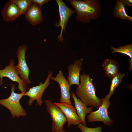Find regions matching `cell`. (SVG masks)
<instances>
[{"mask_svg":"<svg viewBox=\"0 0 132 132\" xmlns=\"http://www.w3.org/2000/svg\"><path fill=\"white\" fill-rule=\"evenodd\" d=\"M77 13V20L83 23L100 17L101 9L98 0H68Z\"/></svg>","mask_w":132,"mask_h":132,"instance_id":"cell-1","label":"cell"},{"mask_svg":"<svg viewBox=\"0 0 132 132\" xmlns=\"http://www.w3.org/2000/svg\"><path fill=\"white\" fill-rule=\"evenodd\" d=\"M80 83L76 88V96L87 106L98 109L101 105L102 99L96 94V89L93 85V80L88 74H83L80 76Z\"/></svg>","mask_w":132,"mask_h":132,"instance_id":"cell-2","label":"cell"},{"mask_svg":"<svg viewBox=\"0 0 132 132\" xmlns=\"http://www.w3.org/2000/svg\"><path fill=\"white\" fill-rule=\"evenodd\" d=\"M11 86V93L8 98L0 99V104L6 108L10 111L13 118L24 116L27 115L25 110L21 106L20 101L26 91L20 93L15 92V86L14 84H10Z\"/></svg>","mask_w":132,"mask_h":132,"instance_id":"cell-3","label":"cell"},{"mask_svg":"<svg viewBox=\"0 0 132 132\" xmlns=\"http://www.w3.org/2000/svg\"><path fill=\"white\" fill-rule=\"evenodd\" d=\"M47 112L52 120L51 129L53 132L62 131L67 120L60 109L49 100L44 101Z\"/></svg>","mask_w":132,"mask_h":132,"instance_id":"cell-4","label":"cell"},{"mask_svg":"<svg viewBox=\"0 0 132 132\" xmlns=\"http://www.w3.org/2000/svg\"><path fill=\"white\" fill-rule=\"evenodd\" d=\"M110 99L106 96L102 99V103L98 110L95 111H92L87 116V120L89 122L100 121L105 125L111 126L113 121L109 117L108 112L111 103Z\"/></svg>","mask_w":132,"mask_h":132,"instance_id":"cell-5","label":"cell"},{"mask_svg":"<svg viewBox=\"0 0 132 132\" xmlns=\"http://www.w3.org/2000/svg\"><path fill=\"white\" fill-rule=\"evenodd\" d=\"M52 74V72L49 71L47 78L44 83L40 82L38 85L30 88L29 90L25 93L24 96H28L29 98L28 102L29 106H31L34 100L37 101L36 106H40L42 104L43 101L42 99V95L46 88L52 82L50 79Z\"/></svg>","mask_w":132,"mask_h":132,"instance_id":"cell-6","label":"cell"},{"mask_svg":"<svg viewBox=\"0 0 132 132\" xmlns=\"http://www.w3.org/2000/svg\"><path fill=\"white\" fill-rule=\"evenodd\" d=\"M15 62L11 59L9 64L4 69L0 70V85L3 86V78L7 77L10 80L18 83V88L21 92L26 91L27 84L25 83L19 76L15 69Z\"/></svg>","mask_w":132,"mask_h":132,"instance_id":"cell-7","label":"cell"},{"mask_svg":"<svg viewBox=\"0 0 132 132\" xmlns=\"http://www.w3.org/2000/svg\"><path fill=\"white\" fill-rule=\"evenodd\" d=\"M27 49V46L25 44L20 46L17 48L16 55L18 62L15 67L20 77L27 84H30L31 81L29 78L30 70L25 59V54Z\"/></svg>","mask_w":132,"mask_h":132,"instance_id":"cell-8","label":"cell"},{"mask_svg":"<svg viewBox=\"0 0 132 132\" xmlns=\"http://www.w3.org/2000/svg\"><path fill=\"white\" fill-rule=\"evenodd\" d=\"M59 9L60 17L59 21L55 23L56 27H61L60 34L57 37V39L60 42H64L62 36L63 31L65 32L66 28L69 18L73 14L76 13L75 10H73L68 7L62 0H56Z\"/></svg>","mask_w":132,"mask_h":132,"instance_id":"cell-9","label":"cell"},{"mask_svg":"<svg viewBox=\"0 0 132 132\" xmlns=\"http://www.w3.org/2000/svg\"><path fill=\"white\" fill-rule=\"evenodd\" d=\"M50 79L57 82L59 85L61 91V97L59 101L72 106L70 99V87L67 79L65 78L63 73L61 70L55 77H51Z\"/></svg>","mask_w":132,"mask_h":132,"instance_id":"cell-10","label":"cell"},{"mask_svg":"<svg viewBox=\"0 0 132 132\" xmlns=\"http://www.w3.org/2000/svg\"><path fill=\"white\" fill-rule=\"evenodd\" d=\"M54 104L61 109L66 118L67 122V127L71 125H78L82 123V121L77 114V111L73 106L66 104L54 102Z\"/></svg>","mask_w":132,"mask_h":132,"instance_id":"cell-11","label":"cell"},{"mask_svg":"<svg viewBox=\"0 0 132 132\" xmlns=\"http://www.w3.org/2000/svg\"><path fill=\"white\" fill-rule=\"evenodd\" d=\"M41 9V7L32 0L24 14L26 20L32 25L39 24L43 22Z\"/></svg>","mask_w":132,"mask_h":132,"instance_id":"cell-12","label":"cell"},{"mask_svg":"<svg viewBox=\"0 0 132 132\" xmlns=\"http://www.w3.org/2000/svg\"><path fill=\"white\" fill-rule=\"evenodd\" d=\"M1 15L4 21L10 22L15 20L22 14L18 7L10 0L2 8Z\"/></svg>","mask_w":132,"mask_h":132,"instance_id":"cell-13","label":"cell"},{"mask_svg":"<svg viewBox=\"0 0 132 132\" xmlns=\"http://www.w3.org/2000/svg\"><path fill=\"white\" fill-rule=\"evenodd\" d=\"M83 60H75L73 64L68 66V77L67 80L70 86L75 84L78 85L80 80V72L82 69Z\"/></svg>","mask_w":132,"mask_h":132,"instance_id":"cell-14","label":"cell"},{"mask_svg":"<svg viewBox=\"0 0 132 132\" xmlns=\"http://www.w3.org/2000/svg\"><path fill=\"white\" fill-rule=\"evenodd\" d=\"M71 94L74 101L77 113L81 119L82 124L86 126V115L92 111L93 108L91 107H88L86 105L77 98L74 92H71Z\"/></svg>","mask_w":132,"mask_h":132,"instance_id":"cell-15","label":"cell"},{"mask_svg":"<svg viewBox=\"0 0 132 132\" xmlns=\"http://www.w3.org/2000/svg\"><path fill=\"white\" fill-rule=\"evenodd\" d=\"M102 66L105 72V75L111 80L118 73L119 65L117 62L114 60H104Z\"/></svg>","mask_w":132,"mask_h":132,"instance_id":"cell-16","label":"cell"},{"mask_svg":"<svg viewBox=\"0 0 132 132\" xmlns=\"http://www.w3.org/2000/svg\"><path fill=\"white\" fill-rule=\"evenodd\" d=\"M114 17L122 20H127L132 22V18L126 13L125 6L121 0H116L113 11Z\"/></svg>","mask_w":132,"mask_h":132,"instance_id":"cell-17","label":"cell"},{"mask_svg":"<svg viewBox=\"0 0 132 132\" xmlns=\"http://www.w3.org/2000/svg\"><path fill=\"white\" fill-rule=\"evenodd\" d=\"M125 76L124 73H118L111 80V83L109 92L108 94L106 96L108 98L110 99L112 95L114 94L115 88L120 86Z\"/></svg>","mask_w":132,"mask_h":132,"instance_id":"cell-18","label":"cell"},{"mask_svg":"<svg viewBox=\"0 0 132 132\" xmlns=\"http://www.w3.org/2000/svg\"><path fill=\"white\" fill-rule=\"evenodd\" d=\"M111 49L112 50V53L118 52L124 54L128 55L130 59H132V43L125 46H119L118 48L111 46Z\"/></svg>","mask_w":132,"mask_h":132,"instance_id":"cell-19","label":"cell"},{"mask_svg":"<svg viewBox=\"0 0 132 132\" xmlns=\"http://www.w3.org/2000/svg\"><path fill=\"white\" fill-rule=\"evenodd\" d=\"M18 7L22 14H24L32 0H11Z\"/></svg>","mask_w":132,"mask_h":132,"instance_id":"cell-20","label":"cell"},{"mask_svg":"<svg viewBox=\"0 0 132 132\" xmlns=\"http://www.w3.org/2000/svg\"><path fill=\"white\" fill-rule=\"evenodd\" d=\"M78 127L81 131L82 132H102L103 128L101 126H99L94 128H88L80 123L78 125Z\"/></svg>","mask_w":132,"mask_h":132,"instance_id":"cell-21","label":"cell"},{"mask_svg":"<svg viewBox=\"0 0 132 132\" xmlns=\"http://www.w3.org/2000/svg\"><path fill=\"white\" fill-rule=\"evenodd\" d=\"M32 2L36 3L42 7V6L50 1V0H32Z\"/></svg>","mask_w":132,"mask_h":132,"instance_id":"cell-22","label":"cell"},{"mask_svg":"<svg viewBox=\"0 0 132 132\" xmlns=\"http://www.w3.org/2000/svg\"><path fill=\"white\" fill-rule=\"evenodd\" d=\"M125 6L130 7L132 6V0H121Z\"/></svg>","mask_w":132,"mask_h":132,"instance_id":"cell-23","label":"cell"},{"mask_svg":"<svg viewBox=\"0 0 132 132\" xmlns=\"http://www.w3.org/2000/svg\"><path fill=\"white\" fill-rule=\"evenodd\" d=\"M129 63L130 65L129 68V72H130L132 69V59H130Z\"/></svg>","mask_w":132,"mask_h":132,"instance_id":"cell-24","label":"cell"},{"mask_svg":"<svg viewBox=\"0 0 132 132\" xmlns=\"http://www.w3.org/2000/svg\"><path fill=\"white\" fill-rule=\"evenodd\" d=\"M55 132H66V131L65 130L63 129L62 131H56Z\"/></svg>","mask_w":132,"mask_h":132,"instance_id":"cell-25","label":"cell"}]
</instances>
